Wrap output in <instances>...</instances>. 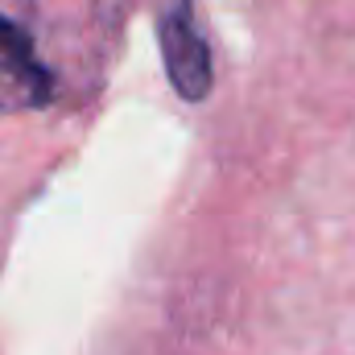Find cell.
<instances>
[{
	"label": "cell",
	"instance_id": "obj_1",
	"mask_svg": "<svg viewBox=\"0 0 355 355\" xmlns=\"http://www.w3.org/2000/svg\"><path fill=\"white\" fill-rule=\"evenodd\" d=\"M157 37H162V58H166V75L170 87L198 103L211 95V46L202 37V29L194 25V0H170V8L157 21Z\"/></svg>",
	"mask_w": 355,
	"mask_h": 355
},
{
	"label": "cell",
	"instance_id": "obj_2",
	"mask_svg": "<svg viewBox=\"0 0 355 355\" xmlns=\"http://www.w3.org/2000/svg\"><path fill=\"white\" fill-rule=\"evenodd\" d=\"M54 95V75L33 50L25 25L0 12V112L42 107Z\"/></svg>",
	"mask_w": 355,
	"mask_h": 355
}]
</instances>
